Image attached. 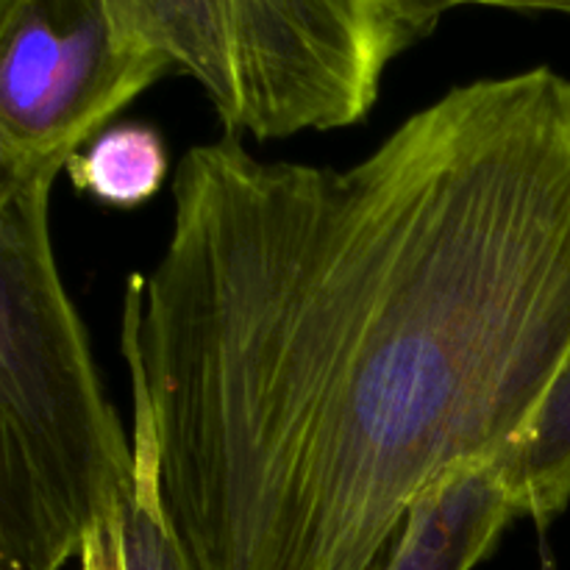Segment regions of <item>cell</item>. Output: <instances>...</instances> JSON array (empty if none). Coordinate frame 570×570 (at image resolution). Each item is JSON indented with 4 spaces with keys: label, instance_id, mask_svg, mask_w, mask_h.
Instances as JSON below:
<instances>
[{
    "label": "cell",
    "instance_id": "6da1fadb",
    "mask_svg": "<svg viewBox=\"0 0 570 570\" xmlns=\"http://www.w3.org/2000/svg\"><path fill=\"white\" fill-rule=\"evenodd\" d=\"M137 345L195 570H373L570 365V78L456 83L345 167L193 145Z\"/></svg>",
    "mask_w": 570,
    "mask_h": 570
},
{
    "label": "cell",
    "instance_id": "7a4b0ae2",
    "mask_svg": "<svg viewBox=\"0 0 570 570\" xmlns=\"http://www.w3.org/2000/svg\"><path fill=\"white\" fill-rule=\"evenodd\" d=\"M61 173L0 178V570H61L134 490V443L56 265Z\"/></svg>",
    "mask_w": 570,
    "mask_h": 570
},
{
    "label": "cell",
    "instance_id": "3957f363",
    "mask_svg": "<svg viewBox=\"0 0 570 570\" xmlns=\"http://www.w3.org/2000/svg\"><path fill=\"white\" fill-rule=\"evenodd\" d=\"M131 42L204 89L223 134L276 142L365 120L415 45L395 0H104Z\"/></svg>",
    "mask_w": 570,
    "mask_h": 570
},
{
    "label": "cell",
    "instance_id": "277c9868",
    "mask_svg": "<svg viewBox=\"0 0 570 570\" xmlns=\"http://www.w3.org/2000/svg\"><path fill=\"white\" fill-rule=\"evenodd\" d=\"M170 70L104 0H0V178L65 170Z\"/></svg>",
    "mask_w": 570,
    "mask_h": 570
},
{
    "label": "cell",
    "instance_id": "5b68a950",
    "mask_svg": "<svg viewBox=\"0 0 570 570\" xmlns=\"http://www.w3.org/2000/svg\"><path fill=\"white\" fill-rule=\"evenodd\" d=\"M515 454V451H512ZM510 456L454 473L410 510L373 570H476L518 521Z\"/></svg>",
    "mask_w": 570,
    "mask_h": 570
},
{
    "label": "cell",
    "instance_id": "8992f818",
    "mask_svg": "<svg viewBox=\"0 0 570 570\" xmlns=\"http://www.w3.org/2000/svg\"><path fill=\"white\" fill-rule=\"evenodd\" d=\"M145 276L131 273L122 293L120 354L126 362L134 401V490L126 504V570H195L187 549L170 521L161 488V460L156 443L154 412L145 387L137 345V312Z\"/></svg>",
    "mask_w": 570,
    "mask_h": 570
},
{
    "label": "cell",
    "instance_id": "52a82bcc",
    "mask_svg": "<svg viewBox=\"0 0 570 570\" xmlns=\"http://www.w3.org/2000/svg\"><path fill=\"white\" fill-rule=\"evenodd\" d=\"M78 193L115 209H134L156 198L170 176L161 134L148 122H117L100 131L65 167Z\"/></svg>",
    "mask_w": 570,
    "mask_h": 570
},
{
    "label": "cell",
    "instance_id": "ba28073f",
    "mask_svg": "<svg viewBox=\"0 0 570 570\" xmlns=\"http://www.w3.org/2000/svg\"><path fill=\"white\" fill-rule=\"evenodd\" d=\"M510 473L521 515L546 534L570 507V365L512 454Z\"/></svg>",
    "mask_w": 570,
    "mask_h": 570
},
{
    "label": "cell",
    "instance_id": "9c48e42d",
    "mask_svg": "<svg viewBox=\"0 0 570 570\" xmlns=\"http://www.w3.org/2000/svg\"><path fill=\"white\" fill-rule=\"evenodd\" d=\"M126 510L87 534L78 554V570H126Z\"/></svg>",
    "mask_w": 570,
    "mask_h": 570
},
{
    "label": "cell",
    "instance_id": "30bf717a",
    "mask_svg": "<svg viewBox=\"0 0 570 570\" xmlns=\"http://www.w3.org/2000/svg\"><path fill=\"white\" fill-rule=\"evenodd\" d=\"M395 3H399V11L404 17L406 28H410L412 39L421 42L438 28V22L449 11L460 9V6H488L490 9L493 0H395Z\"/></svg>",
    "mask_w": 570,
    "mask_h": 570
},
{
    "label": "cell",
    "instance_id": "8fae6325",
    "mask_svg": "<svg viewBox=\"0 0 570 570\" xmlns=\"http://www.w3.org/2000/svg\"><path fill=\"white\" fill-rule=\"evenodd\" d=\"M490 9L512 11H551V14L570 17V0H493Z\"/></svg>",
    "mask_w": 570,
    "mask_h": 570
},
{
    "label": "cell",
    "instance_id": "7c38bea8",
    "mask_svg": "<svg viewBox=\"0 0 570 570\" xmlns=\"http://www.w3.org/2000/svg\"><path fill=\"white\" fill-rule=\"evenodd\" d=\"M540 562H543V570H557L554 557H551L549 543H546V534H540Z\"/></svg>",
    "mask_w": 570,
    "mask_h": 570
}]
</instances>
